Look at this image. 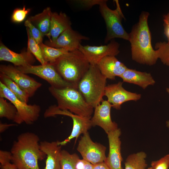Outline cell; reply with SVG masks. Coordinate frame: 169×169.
Returning a JSON list of instances; mask_svg holds the SVG:
<instances>
[{"label": "cell", "mask_w": 169, "mask_h": 169, "mask_svg": "<svg viewBox=\"0 0 169 169\" xmlns=\"http://www.w3.org/2000/svg\"><path fill=\"white\" fill-rule=\"evenodd\" d=\"M150 13L142 11L138 22L132 27L129 33L132 59L141 64L152 66L158 59L157 52L151 43V33L148 19Z\"/></svg>", "instance_id": "obj_1"}, {"label": "cell", "mask_w": 169, "mask_h": 169, "mask_svg": "<svg viewBox=\"0 0 169 169\" xmlns=\"http://www.w3.org/2000/svg\"><path fill=\"white\" fill-rule=\"evenodd\" d=\"M39 136L26 132L20 134L13 142L10 152L11 162L17 169H40L38 161L46 156L40 149Z\"/></svg>", "instance_id": "obj_2"}, {"label": "cell", "mask_w": 169, "mask_h": 169, "mask_svg": "<svg viewBox=\"0 0 169 169\" xmlns=\"http://www.w3.org/2000/svg\"><path fill=\"white\" fill-rule=\"evenodd\" d=\"M52 64L64 80L77 89L79 82L90 66L79 49L68 52Z\"/></svg>", "instance_id": "obj_3"}, {"label": "cell", "mask_w": 169, "mask_h": 169, "mask_svg": "<svg viewBox=\"0 0 169 169\" xmlns=\"http://www.w3.org/2000/svg\"><path fill=\"white\" fill-rule=\"evenodd\" d=\"M49 91L56 100L57 107L75 115L91 119L94 108L86 101L77 88L72 87L57 88L50 86Z\"/></svg>", "instance_id": "obj_4"}, {"label": "cell", "mask_w": 169, "mask_h": 169, "mask_svg": "<svg viewBox=\"0 0 169 169\" xmlns=\"http://www.w3.org/2000/svg\"><path fill=\"white\" fill-rule=\"evenodd\" d=\"M106 80L96 65H90L78 84V90L87 103L94 108L103 100Z\"/></svg>", "instance_id": "obj_5"}, {"label": "cell", "mask_w": 169, "mask_h": 169, "mask_svg": "<svg viewBox=\"0 0 169 169\" xmlns=\"http://www.w3.org/2000/svg\"><path fill=\"white\" fill-rule=\"evenodd\" d=\"M107 0H103L99 5V10L106 26L107 33L104 42L108 43L116 38L128 41L129 35L124 28L122 21L125 17L118 0H115L116 8L112 10L107 4Z\"/></svg>", "instance_id": "obj_6"}, {"label": "cell", "mask_w": 169, "mask_h": 169, "mask_svg": "<svg viewBox=\"0 0 169 169\" xmlns=\"http://www.w3.org/2000/svg\"><path fill=\"white\" fill-rule=\"evenodd\" d=\"M0 97L8 99L15 107L18 113L14 122L17 124L24 123L27 125H31L38 119L41 111L40 107L35 104L28 105L20 100L1 81Z\"/></svg>", "instance_id": "obj_7"}, {"label": "cell", "mask_w": 169, "mask_h": 169, "mask_svg": "<svg viewBox=\"0 0 169 169\" xmlns=\"http://www.w3.org/2000/svg\"><path fill=\"white\" fill-rule=\"evenodd\" d=\"M57 115L69 116L72 118L73 122V129L69 136L61 141H58V145L61 146L65 145L74 138H75V143L80 135L88 132V130L92 126L90 119L75 115L67 110L60 109L55 105L49 106L44 113V116L46 118L54 117Z\"/></svg>", "instance_id": "obj_8"}, {"label": "cell", "mask_w": 169, "mask_h": 169, "mask_svg": "<svg viewBox=\"0 0 169 169\" xmlns=\"http://www.w3.org/2000/svg\"><path fill=\"white\" fill-rule=\"evenodd\" d=\"M16 67L23 73L34 74L43 79L48 82L50 86L57 88L74 87L61 78L52 64L47 63L38 65Z\"/></svg>", "instance_id": "obj_9"}, {"label": "cell", "mask_w": 169, "mask_h": 169, "mask_svg": "<svg viewBox=\"0 0 169 169\" xmlns=\"http://www.w3.org/2000/svg\"><path fill=\"white\" fill-rule=\"evenodd\" d=\"M77 149L83 159L93 165L105 162L107 157L105 155L106 147L94 142L88 132L83 134L81 137Z\"/></svg>", "instance_id": "obj_10"}, {"label": "cell", "mask_w": 169, "mask_h": 169, "mask_svg": "<svg viewBox=\"0 0 169 169\" xmlns=\"http://www.w3.org/2000/svg\"><path fill=\"white\" fill-rule=\"evenodd\" d=\"M0 73L7 75L15 82L30 97H32L42 84L18 70L11 65H1Z\"/></svg>", "instance_id": "obj_11"}, {"label": "cell", "mask_w": 169, "mask_h": 169, "mask_svg": "<svg viewBox=\"0 0 169 169\" xmlns=\"http://www.w3.org/2000/svg\"><path fill=\"white\" fill-rule=\"evenodd\" d=\"M119 47L120 44L114 39L105 45L92 46L81 44L79 50L84 55L90 65H96L105 57L117 55L120 52Z\"/></svg>", "instance_id": "obj_12"}, {"label": "cell", "mask_w": 169, "mask_h": 169, "mask_svg": "<svg viewBox=\"0 0 169 169\" xmlns=\"http://www.w3.org/2000/svg\"><path fill=\"white\" fill-rule=\"evenodd\" d=\"M123 82L119 81L117 83L108 84L105 88V96L112 107L120 110L121 105L129 101H136L140 99L141 95L128 91L123 87Z\"/></svg>", "instance_id": "obj_13"}, {"label": "cell", "mask_w": 169, "mask_h": 169, "mask_svg": "<svg viewBox=\"0 0 169 169\" xmlns=\"http://www.w3.org/2000/svg\"><path fill=\"white\" fill-rule=\"evenodd\" d=\"M89 39V37L71 27L62 32L55 41L47 40L45 44L55 48L64 49L69 52L79 49L82 40Z\"/></svg>", "instance_id": "obj_14"}, {"label": "cell", "mask_w": 169, "mask_h": 169, "mask_svg": "<svg viewBox=\"0 0 169 169\" xmlns=\"http://www.w3.org/2000/svg\"><path fill=\"white\" fill-rule=\"evenodd\" d=\"M112 107L107 100L103 99L101 103L94 108V114L90 119L92 126L100 127L107 134L118 128L117 124L111 119L110 111Z\"/></svg>", "instance_id": "obj_15"}, {"label": "cell", "mask_w": 169, "mask_h": 169, "mask_svg": "<svg viewBox=\"0 0 169 169\" xmlns=\"http://www.w3.org/2000/svg\"><path fill=\"white\" fill-rule=\"evenodd\" d=\"M109 144V152L105 162L110 169H123L121 166L123 159L121 153V141L120 128L107 134Z\"/></svg>", "instance_id": "obj_16"}, {"label": "cell", "mask_w": 169, "mask_h": 169, "mask_svg": "<svg viewBox=\"0 0 169 169\" xmlns=\"http://www.w3.org/2000/svg\"><path fill=\"white\" fill-rule=\"evenodd\" d=\"M0 61L10 62L15 66L18 67L33 65L35 59L33 55L28 50L18 53L10 49L1 42Z\"/></svg>", "instance_id": "obj_17"}, {"label": "cell", "mask_w": 169, "mask_h": 169, "mask_svg": "<svg viewBox=\"0 0 169 169\" xmlns=\"http://www.w3.org/2000/svg\"><path fill=\"white\" fill-rule=\"evenodd\" d=\"M96 65L107 79L115 80L120 77L128 68L114 56H107L102 59Z\"/></svg>", "instance_id": "obj_18"}, {"label": "cell", "mask_w": 169, "mask_h": 169, "mask_svg": "<svg viewBox=\"0 0 169 169\" xmlns=\"http://www.w3.org/2000/svg\"><path fill=\"white\" fill-rule=\"evenodd\" d=\"M41 150L46 155L47 159L44 169H61V146L58 141H43L39 142Z\"/></svg>", "instance_id": "obj_19"}, {"label": "cell", "mask_w": 169, "mask_h": 169, "mask_svg": "<svg viewBox=\"0 0 169 169\" xmlns=\"http://www.w3.org/2000/svg\"><path fill=\"white\" fill-rule=\"evenodd\" d=\"M120 77L123 82L136 85L144 90L149 85H154L156 83L150 73L128 68Z\"/></svg>", "instance_id": "obj_20"}, {"label": "cell", "mask_w": 169, "mask_h": 169, "mask_svg": "<svg viewBox=\"0 0 169 169\" xmlns=\"http://www.w3.org/2000/svg\"><path fill=\"white\" fill-rule=\"evenodd\" d=\"M71 24L69 18L65 13L53 12L50 30L46 36L49 41H54L62 32L71 27Z\"/></svg>", "instance_id": "obj_21"}, {"label": "cell", "mask_w": 169, "mask_h": 169, "mask_svg": "<svg viewBox=\"0 0 169 169\" xmlns=\"http://www.w3.org/2000/svg\"><path fill=\"white\" fill-rule=\"evenodd\" d=\"M52 13L51 8L47 7L41 13L30 16L28 19L40 31L44 36H46L50 30Z\"/></svg>", "instance_id": "obj_22"}, {"label": "cell", "mask_w": 169, "mask_h": 169, "mask_svg": "<svg viewBox=\"0 0 169 169\" xmlns=\"http://www.w3.org/2000/svg\"><path fill=\"white\" fill-rule=\"evenodd\" d=\"M0 81L20 100L27 103L30 97L15 82L5 74L0 73Z\"/></svg>", "instance_id": "obj_23"}, {"label": "cell", "mask_w": 169, "mask_h": 169, "mask_svg": "<svg viewBox=\"0 0 169 169\" xmlns=\"http://www.w3.org/2000/svg\"><path fill=\"white\" fill-rule=\"evenodd\" d=\"M43 58L47 63L52 64L59 58L69 51L62 48H56L48 46L43 43L39 44Z\"/></svg>", "instance_id": "obj_24"}, {"label": "cell", "mask_w": 169, "mask_h": 169, "mask_svg": "<svg viewBox=\"0 0 169 169\" xmlns=\"http://www.w3.org/2000/svg\"><path fill=\"white\" fill-rule=\"evenodd\" d=\"M146 157V154L143 151L129 155L125 163V169H146L147 166Z\"/></svg>", "instance_id": "obj_25"}, {"label": "cell", "mask_w": 169, "mask_h": 169, "mask_svg": "<svg viewBox=\"0 0 169 169\" xmlns=\"http://www.w3.org/2000/svg\"><path fill=\"white\" fill-rule=\"evenodd\" d=\"M17 110L11 102H8L4 98L0 97V117L5 118L14 122L17 115Z\"/></svg>", "instance_id": "obj_26"}, {"label": "cell", "mask_w": 169, "mask_h": 169, "mask_svg": "<svg viewBox=\"0 0 169 169\" xmlns=\"http://www.w3.org/2000/svg\"><path fill=\"white\" fill-rule=\"evenodd\" d=\"M28 36V47L27 50L29 51L40 62L41 64L47 63L44 61L42 55L41 47L32 37L29 29L26 28Z\"/></svg>", "instance_id": "obj_27"}, {"label": "cell", "mask_w": 169, "mask_h": 169, "mask_svg": "<svg viewBox=\"0 0 169 169\" xmlns=\"http://www.w3.org/2000/svg\"><path fill=\"white\" fill-rule=\"evenodd\" d=\"M79 159L76 154H70L66 150H62L60 160L61 169H76V165Z\"/></svg>", "instance_id": "obj_28"}, {"label": "cell", "mask_w": 169, "mask_h": 169, "mask_svg": "<svg viewBox=\"0 0 169 169\" xmlns=\"http://www.w3.org/2000/svg\"><path fill=\"white\" fill-rule=\"evenodd\" d=\"M158 57L164 64L169 67V44L165 41L159 42L155 45Z\"/></svg>", "instance_id": "obj_29"}, {"label": "cell", "mask_w": 169, "mask_h": 169, "mask_svg": "<svg viewBox=\"0 0 169 169\" xmlns=\"http://www.w3.org/2000/svg\"><path fill=\"white\" fill-rule=\"evenodd\" d=\"M31 10L30 8H26L25 6L22 8H15L11 17V21L14 23H19L23 22Z\"/></svg>", "instance_id": "obj_30"}, {"label": "cell", "mask_w": 169, "mask_h": 169, "mask_svg": "<svg viewBox=\"0 0 169 169\" xmlns=\"http://www.w3.org/2000/svg\"><path fill=\"white\" fill-rule=\"evenodd\" d=\"M24 25L29 29L32 37L37 43L39 44L43 43L44 36L38 29L28 19L25 21Z\"/></svg>", "instance_id": "obj_31"}, {"label": "cell", "mask_w": 169, "mask_h": 169, "mask_svg": "<svg viewBox=\"0 0 169 169\" xmlns=\"http://www.w3.org/2000/svg\"><path fill=\"white\" fill-rule=\"evenodd\" d=\"M151 166L153 169H168L169 154L158 160L152 161Z\"/></svg>", "instance_id": "obj_32"}, {"label": "cell", "mask_w": 169, "mask_h": 169, "mask_svg": "<svg viewBox=\"0 0 169 169\" xmlns=\"http://www.w3.org/2000/svg\"><path fill=\"white\" fill-rule=\"evenodd\" d=\"M103 0H76L74 2L81 7L90 8L96 5H99Z\"/></svg>", "instance_id": "obj_33"}, {"label": "cell", "mask_w": 169, "mask_h": 169, "mask_svg": "<svg viewBox=\"0 0 169 169\" xmlns=\"http://www.w3.org/2000/svg\"><path fill=\"white\" fill-rule=\"evenodd\" d=\"M12 154L10 151L0 150V165H3L10 163L12 160Z\"/></svg>", "instance_id": "obj_34"}, {"label": "cell", "mask_w": 169, "mask_h": 169, "mask_svg": "<svg viewBox=\"0 0 169 169\" xmlns=\"http://www.w3.org/2000/svg\"><path fill=\"white\" fill-rule=\"evenodd\" d=\"M94 165L90 162L83 159H79L76 165V169H93Z\"/></svg>", "instance_id": "obj_35"}, {"label": "cell", "mask_w": 169, "mask_h": 169, "mask_svg": "<svg viewBox=\"0 0 169 169\" xmlns=\"http://www.w3.org/2000/svg\"><path fill=\"white\" fill-rule=\"evenodd\" d=\"M164 34L166 37L169 44V11L163 17Z\"/></svg>", "instance_id": "obj_36"}, {"label": "cell", "mask_w": 169, "mask_h": 169, "mask_svg": "<svg viewBox=\"0 0 169 169\" xmlns=\"http://www.w3.org/2000/svg\"><path fill=\"white\" fill-rule=\"evenodd\" d=\"M17 124H8L3 123L2 122L0 123V132L2 133L5 131L9 127L17 125Z\"/></svg>", "instance_id": "obj_37"}, {"label": "cell", "mask_w": 169, "mask_h": 169, "mask_svg": "<svg viewBox=\"0 0 169 169\" xmlns=\"http://www.w3.org/2000/svg\"><path fill=\"white\" fill-rule=\"evenodd\" d=\"M93 169H110L105 162L94 165Z\"/></svg>", "instance_id": "obj_38"}, {"label": "cell", "mask_w": 169, "mask_h": 169, "mask_svg": "<svg viewBox=\"0 0 169 169\" xmlns=\"http://www.w3.org/2000/svg\"><path fill=\"white\" fill-rule=\"evenodd\" d=\"M1 169H17L15 166L11 163L3 165H0Z\"/></svg>", "instance_id": "obj_39"}, {"label": "cell", "mask_w": 169, "mask_h": 169, "mask_svg": "<svg viewBox=\"0 0 169 169\" xmlns=\"http://www.w3.org/2000/svg\"><path fill=\"white\" fill-rule=\"evenodd\" d=\"M167 127L169 128V120H167L166 122Z\"/></svg>", "instance_id": "obj_40"}, {"label": "cell", "mask_w": 169, "mask_h": 169, "mask_svg": "<svg viewBox=\"0 0 169 169\" xmlns=\"http://www.w3.org/2000/svg\"><path fill=\"white\" fill-rule=\"evenodd\" d=\"M166 91L167 93L169 94V88H166Z\"/></svg>", "instance_id": "obj_41"}, {"label": "cell", "mask_w": 169, "mask_h": 169, "mask_svg": "<svg viewBox=\"0 0 169 169\" xmlns=\"http://www.w3.org/2000/svg\"><path fill=\"white\" fill-rule=\"evenodd\" d=\"M147 169H153L151 167H149Z\"/></svg>", "instance_id": "obj_42"}]
</instances>
